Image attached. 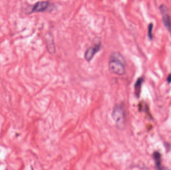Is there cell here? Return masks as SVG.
Listing matches in <instances>:
<instances>
[{"label":"cell","instance_id":"cell-8","mask_svg":"<svg viewBox=\"0 0 171 170\" xmlns=\"http://www.w3.org/2000/svg\"><path fill=\"white\" fill-rule=\"evenodd\" d=\"M153 158L155 162L156 168L157 170H163L161 167V155L159 152L156 151L153 154Z\"/></svg>","mask_w":171,"mask_h":170},{"label":"cell","instance_id":"cell-1","mask_svg":"<svg viewBox=\"0 0 171 170\" xmlns=\"http://www.w3.org/2000/svg\"><path fill=\"white\" fill-rule=\"evenodd\" d=\"M125 59L122 54L119 52H114L110 57L109 70L112 74L122 76L125 72Z\"/></svg>","mask_w":171,"mask_h":170},{"label":"cell","instance_id":"cell-5","mask_svg":"<svg viewBox=\"0 0 171 170\" xmlns=\"http://www.w3.org/2000/svg\"><path fill=\"white\" fill-rule=\"evenodd\" d=\"M49 6V2L48 1H40L35 4L33 6L32 12H42L46 10Z\"/></svg>","mask_w":171,"mask_h":170},{"label":"cell","instance_id":"cell-3","mask_svg":"<svg viewBox=\"0 0 171 170\" xmlns=\"http://www.w3.org/2000/svg\"><path fill=\"white\" fill-rule=\"evenodd\" d=\"M161 13L162 20L164 25L165 26L171 34V20L170 16L169 9L167 6L164 5H161L159 7Z\"/></svg>","mask_w":171,"mask_h":170},{"label":"cell","instance_id":"cell-2","mask_svg":"<svg viewBox=\"0 0 171 170\" xmlns=\"http://www.w3.org/2000/svg\"><path fill=\"white\" fill-rule=\"evenodd\" d=\"M112 117L118 128L122 129L125 122V116L123 108L120 105H116L113 110Z\"/></svg>","mask_w":171,"mask_h":170},{"label":"cell","instance_id":"cell-6","mask_svg":"<svg viewBox=\"0 0 171 170\" xmlns=\"http://www.w3.org/2000/svg\"><path fill=\"white\" fill-rule=\"evenodd\" d=\"M46 45L48 51L50 53H54L55 51V47L54 45L53 36L50 34L46 36Z\"/></svg>","mask_w":171,"mask_h":170},{"label":"cell","instance_id":"cell-4","mask_svg":"<svg viewBox=\"0 0 171 170\" xmlns=\"http://www.w3.org/2000/svg\"><path fill=\"white\" fill-rule=\"evenodd\" d=\"M102 44L101 42L89 47L85 53L84 57L87 61H90L93 59L95 55L101 49Z\"/></svg>","mask_w":171,"mask_h":170},{"label":"cell","instance_id":"cell-10","mask_svg":"<svg viewBox=\"0 0 171 170\" xmlns=\"http://www.w3.org/2000/svg\"><path fill=\"white\" fill-rule=\"evenodd\" d=\"M167 81L168 83H170L171 82V74H170L168 76L167 78Z\"/></svg>","mask_w":171,"mask_h":170},{"label":"cell","instance_id":"cell-7","mask_svg":"<svg viewBox=\"0 0 171 170\" xmlns=\"http://www.w3.org/2000/svg\"><path fill=\"white\" fill-rule=\"evenodd\" d=\"M143 82H144V79L143 78L141 77V78H139L135 82V85H134L135 94L137 98H139L140 96L142 85Z\"/></svg>","mask_w":171,"mask_h":170},{"label":"cell","instance_id":"cell-9","mask_svg":"<svg viewBox=\"0 0 171 170\" xmlns=\"http://www.w3.org/2000/svg\"><path fill=\"white\" fill-rule=\"evenodd\" d=\"M153 23H150L148 26V37L151 40L153 39Z\"/></svg>","mask_w":171,"mask_h":170}]
</instances>
